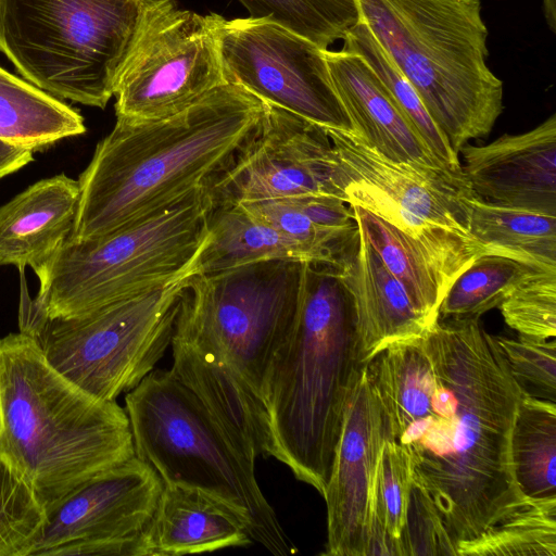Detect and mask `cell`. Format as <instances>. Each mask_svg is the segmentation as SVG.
<instances>
[{"mask_svg":"<svg viewBox=\"0 0 556 556\" xmlns=\"http://www.w3.org/2000/svg\"><path fill=\"white\" fill-rule=\"evenodd\" d=\"M386 440L401 445L456 545L489 531L530 498L513 471L510 439L525 391L479 318H440L365 364Z\"/></svg>","mask_w":556,"mask_h":556,"instance_id":"cell-1","label":"cell"},{"mask_svg":"<svg viewBox=\"0 0 556 556\" xmlns=\"http://www.w3.org/2000/svg\"><path fill=\"white\" fill-rule=\"evenodd\" d=\"M265 112L261 99L225 84L166 118L116 119L78 178L70 238L102 237L210 189L256 135Z\"/></svg>","mask_w":556,"mask_h":556,"instance_id":"cell-2","label":"cell"},{"mask_svg":"<svg viewBox=\"0 0 556 556\" xmlns=\"http://www.w3.org/2000/svg\"><path fill=\"white\" fill-rule=\"evenodd\" d=\"M364 366L343 268L305 262L295 321L269 366L263 400L271 457L321 496Z\"/></svg>","mask_w":556,"mask_h":556,"instance_id":"cell-3","label":"cell"},{"mask_svg":"<svg viewBox=\"0 0 556 556\" xmlns=\"http://www.w3.org/2000/svg\"><path fill=\"white\" fill-rule=\"evenodd\" d=\"M0 456L46 510L97 472L135 456L126 410L75 386L18 331L0 339Z\"/></svg>","mask_w":556,"mask_h":556,"instance_id":"cell-4","label":"cell"},{"mask_svg":"<svg viewBox=\"0 0 556 556\" xmlns=\"http://www.w3.org/2000/svg\"><path fill=\"white\" fill-rule=\"evenodd\" d=\"M355 2L359 21L410 81L457 155L492 131L504 110V88L488 66L481 0Z\"/></svg>","mask_w":556,"mask_h":556,"instance_id":"cell-5","label":"cell"},{"mask_svg":"<svg viewBox=\"0 0 556 556\" xmlns=\"http://www.w3.org/2000/svg\"><path fill=\"white\" fill-rule=\"evenodd\" d=\"M135 456L163 484L201 491L235 510L253 542L279 556L295 552L242 457L197 394L169 369L152 370L125 396Z\"/></svg>","mask_w":556,"mask_h":556,"instance_id":"cell-6","label":"cell"},{"mask_svg":"<svg viewBox=\"0 0 556 556\" xmlns=\"http://www.w3.org/2000/svg\"><path fill=\"white\" fill-rule=\"evenodd\" d=\"M212 207L210 190H200L102 237H68L34 270L35 303L52 317L78 316L195 273Z\"/></svg>","mask_w":556,"mask_h":556,"instance_id":"cell-7","label":"cell"},{"mask_svg":"<svg viewBox=\"0 0 556 556\" xmlns=\"http://www.w3.org/2000/svg\"><path fill=\"white\" fill-rule=\"evenodd\" d=\"M147 0H0V51L56 99L104 109Z\"/></svg>","mask_w":556,"mask_h":556,"instance_id":"cell-8","label":"cell"},{"mask_svg":"<svg viewBox=\"0 0 556 556\" xmlns=\"http://www.w3.org/2000/svg\"><path fill=\"white\" fill-rule=\"evenodd\" d=\"M20 274V331L52 368L103 401H115L154 370L172 344L190 276L83 315L52 317L37 306Z\"/></svg>","mask_w":556,"mask_h":556,"instance_id":"cell-9","label":"cell"},{"mask_svg":"<svg viewBox=\"0 0 556 556\" xmlns=\"http://www.w3.org/2000/svg\"><path fill=\"white\" fill-rule=\"evenodd\" d=\"M304 263L193 273L181 293L175 330L217 352L263 403L269 366L295 321Z\"/></svg>","mask_w":556,"mask_h":556,"instance_id":"cell-10","label":"cell"},{"mask_svg":"<svg viewBox=\"0 0 556 556\" xmlns=\"http://www.w3.org/2000/svg\"><path fill=\"white\" fill-rule=\"evenodd\" d=\"M225 84L212 13L182 9L178 0H147L114 88L116 119L166 118Z\"/></svg>","mask_w":556,"mask_h":556,"instance_id":"cell-11","label":"cell"},{"mask_svg":"<svg viewBox=\"0 0 556 556\" xmlns=\"http://www.w3.org/2000/svg\"><path fill=\"white\" fill-rule=\"evenodd\" d=\"M212 17L226 84L325 129L353 132L323 49L270 20Z\"/></svg>","mask_w":556,"mask_h":556,"instance_id":"cell-12","label":"cell"},{"mask_svg":"<svg viewBox=\"0 0 556 556\" xmlns=\"http://www.w3.org/2000/svg\"><path fill=\"white\" fill-rule=\"evenodd\" d=\"M162 489L136 456L101 470L45 510L27 556H141Z\"/></svg>","mask_w":556,"mask_h":556,"instance_id":"cell-13","label":"cell"},{"mask_svg":"<svg viewBox=\"0 0 556 556\" xmlns=\"http://www.w3.org/2000/svg\"><path fill=\"white\" fill-rule=\"evenodd\" d=\"M348 182L327 129L266 103L261 128L208 190L214 203L302 195L348 203Z\"/></svg>","mask_w":556,"mask_h":556,"instance_id":"cell-14","label":"cell"},{"mask_svg":"<svg viewBox=\"0 0 556 556\" xmlns=\"http://www.w3.org/2000/svg\"><path fill=\"white\" fill-rule=\"evenodd\" d=\"M327 131L349 179L348 204L361 205L409 235L433 226L468 235L470 189L390 160L351 131Z\"/></svg>","mask_w":556,"mask_h":556,"instance_id":"cell-15","label":"cell"},{"mask_svg":"<svg viewBox=\"0 0 556 556\" xmlns=\"http://www.w3.org/2000/svg\"><path fill=\"white\" fill-rule=\"evenodd\" d=\"M384 440L381 407L364 366L323 495L327 507L325 555L367 556L375 475Z\"/></svg>","mask_w":556,"mask_h":556,"instance_id":"cell-16","label":"cell"},{"mask_svg":"<svg viewBox=\"0 0 556 556\" xmlns=\"http://www.w3.org/2000/svg\"><path fill=\"white\" fill-rule=\"evenodd\" d=\"M475 195L486 202L556 216V114L526 132L459 150Z\"/></svg>","mask_w":556,"mask_h":556,"instance_id":"cell-17","label":"cell"},{"mask_svg":"<svg viewBox=\"0 0 556 556\" xmlns=\"http://www.w3.org/2000/svg\"><path fill=\"white\" fill-rule=\"evenodd\" d=\"M361 235L403 283L426 316L439 319L440 304L455 279L480 256L466 233L433 226L409 235L357 204H349Z\"/></svg>","mask_w":556,"mask_h":556,"instance_id":"cell-18","label":"cell"},{"mask_svg":"<svg viewBox=\"0 0 556 556\" xmlns=\"http://www.w3.org/2000/svg\"><path fill=\"white\" fill-rule=\"evenodd\" d=\"M324 54L353 134L390 160L470 189L464 177L447 172L433 156L361 55L344 49Z\"/></svg>","mask_w":556,"mask_h":556,"instance_id":"cell-19","label":"cell"},{"mask_svg":"<svg viewBox=\"0 0 556 556\" xmlns=\"http://www.w3.org/2000/svg\"><path fill=\"white\" fill-rule=\"evenodd\" d=\"M174 374L200 399L239 454L255 464L271 457L264 403L214 350L174 330Z\"/></svg>","mask_w":556,"mask_h":556,"instance_id":"cell-20","label":"cell"},{"mask_svg":"<svg viewBox=\"0 0 556 556\" xmlns=\"http://www.w3.org/2000/svg\"><path fill=\"white\" fill-rule=\"evenodd\" d=\"M79 182L65 174L41 179L0 206V265L24 273L46 263L71 236Z\"/></svg>","mask_w":556,"mask_h":556,"instance_id":"cell-21","label":"cell"},{"mask_svg":"<svg viewBox=\"0 0 556 556\" xmlns=\"http://www.w3.org/2000/svg\"><path fill=\"white\" fill-rule=\"evenodd\" d=\"M343 274L354 300L364 365L392 343L421 336L437 321L418 309L361 232L357 252Z\"/></svg>","mask_w":556,"mask_h":556,"instance_id":"cell-22","label":"cell"},{"mask_svg":"<svg viewBox=\"0 0 556 556\" xmlns=\"http://www.w3.org/2000/svg\"><path fill=\"white\" fill-rule=\"evenodd\" d=\"M240 516L207 494L163 484L142 538L141 556H182L252 543Z\"/></svg>","mask_w":556,"mask_h":556,"instance_id":"cell-23","label":"cell"},{"mask_svg":"<svg viewBox=\"0 0 556 556\" xmlns=\"http://www.w3.org/2000/svg\"><path fill=\"white\" fill-rule=\"evenodd\" d=\"M467 202V231L480 255L556 271V216L493 204L475 194Z\"/></svg>","mask_w":556,"mask_h":556,"instance_id":"cell-24","label":"cell"},{"mask_svg":"<svg viewBox=\"0 0 556 556\" xmlns=\"http://www.w3.org/2000/svg\"><path fill=\"white\" fill-rule=\"evenodd\" d=\"M273 260L312 262L299 243L241 204L213 202L208 216V241L195 273L219 271Z\"/></svg>","mask_w":556,"mask_h":556,"instance_id":"cell-25","label":"cell"},{"mask_svg":"<svg viewBox=\"0 0 556 556\" xmlns=\"http://www.w3.org/2000/svg\"><path fill=\"white\" fill-rule=\"evenodd\" d=\"M85 131L78 111L0 67V140L36 152Z\"/></svg>","mask_w":556,"mask_h":556,"instance_id":"cell-26","label":"cell"},{"mask_svg":"<svg viewBox=\"0 0 556 556\" xmlns=\"http://www.w3.org/2000/svg\"><path fill=\"white\" fill-rule=\"evenodd\" d=\"M510 457L526 498L556 497V405L523 393L513 427Z\"/></svg>","mask_w":556,"mask_h":556,"instance_id":"cell-27","label":"cell"},{"mask_svg":"<svg viewBox=\"0 0 556 556\" xmlns=\"http://www.w3.org/2000/svg\"><path fill=\"white\" fill-rule=\"evenodd\" d=\"M342 49L366 61L439 163L451 174L464 177L459 156L429 115L419 94L362 21L345 35Z\"/></svg>","mask_w":556,"mask_h":556,"instance_id":"cell-28","label":"cell"},{"mask_svg":"<svg viewBox=\"0 0 556 556\" xmlns=\"http://www.w3.org/2000/svg\"><path fill=\"white\" fill-rule=\"evenodd\" d=\"M412 482L407 453L397 443L384 440L375 475L367 556H401L399 541L406 521Z\"/></svg>","mask_w":556,"mask_h":556,"instance_id":"cell-29","label":"cell"},{"mask_svg":"<svg viewBox=\"0 0 556 556\" xmlns=\"http://www.w3.org/2000/svg\"><path fill=\"white\" fill-rule=\"evenodd\" d=\"M532 270L497 255H480L453 282L444 295L439 318L476 319L498 307L509 292Z\"/></svg>","mask_w":556,"mask_h":556,"instance_id":"cell-30","label":"cell"},{"mask_svg":"<svg viewBox=\"0 0 556 556\" xmlns=\"http://www.w3.org/2000/svg\"><path fill=\"white\" fill-rule=\"evenodd\" d=\"M457 555L556 556V497L529 500L506 520L460 545Z\"/></svg>","mask_w":556,"mask_h":556,"instance_id":"cell-31","label":"cell"},{"mask_svg":"<svg viewBox=\"0 0 556 556\" xmlns=\"http://www.w3.org/2000/svg\"><path fill=\"white\" fill-rule=\"evenodd\" d=\"M251 17L266 18L306 38L323 50L358 23L355 0H239Z\"/></svg>","mask_w":556,"mask_h":556,"instance_id":"cell-32","label":"cell"},{"mask_svg":"<svg viewBox=\"0 0 556 556\" xmlns=\"http://www.w3.org/2000/svg\"><path fill=\"white\" fill-rule=\"evenodd\" d=\"M43 518L33 489L0 456V556H27Z\"/></svg>","mask_w":556,"mask_h":556,"instance_id":"cell-33","label":"cell"},{"mask_svg":"<svg viewBox=\"0 0 556 556\" xmlns=\"http://www.w3.org/2000/svg\"><path fill=\"white\" fill-rule=\"evenodd\" d=\"M505 323L520 336H556V271L532 270L498 305Z\"/></svg>","mask_w":556,"mask_h":556,"instance_id":"cell-34","label":"cell"},{"mask_svg":"<svg viewBox=\"0 0 556 556\" xmlns=\"http://www.w3.org/2000/svg\"><path fill=\"white\" fill-rule=\"evenodd\" d=\"M494 338L520 388L531 396L555 403V338L535 339L520 334L516 339Z\"/></svg>","mask_w":556,"mask_h":556,"instance_id":"cell-35","label":"cell"},{"mask_svg":"<svg viewBox=\"0 0 556 556\" xmlns=\"http://www.w3.org/2000/svg\"><path fill=\"white\" fill-rule=\"evenodd\" d=\"M399 544L401 556L457 555L456 545L433 502L413 482Z\"/></svg>","mask_w":556,"mask_h":556,"instance_id":"cell-36","label":"cell"},{"mask_svg":"<svg viewBox=\"0 0 556 556\" xmlns=\"http://www.w3.org/2000/svg\"><path fill=\"white\" fill-rule=\"evenodd\" d=\"M286 200L320 227L333 230L357 227L351 207L341 199L329 195H302Z\"/></svg>","mask_w":556,"mask_h":556,"instance_id":"cell-37","label":"cell"},{"mask_svg":"<svg viewBox=\"0 0 556 556\" xmlns=\"http://www.w3.org/2000/svg\"><path fill=\"white\" fill-rule=\"evenodd\" d=\"M34 161L31 149L0 140V179Z\"/></svg>","mask_w":556,"mask_h":556,"instance_id":"cell-38","label":"cell"},{"mask_svg":"<svg viewBox=\"0 0 556 556\" xmlns=\"http://www.w3.org/2000/svg\"><path fill=\"white\" fill-rule=\"evenodd\" d=\"M543 13L547 27L556 33V0H542Z\"/></svg>","mask_w":556,"mask_h":556,"instance_id":"cell-39","label":"cell"},{"mask_svg":"<svg viewBox=\"0 0 556 556\" xmlns=\"http://www.w3.org/2000/svg\"><path fill=\"white\" fill-rule=\"evenodd\" d=\"M1 430H2V417H1V408H0V435H1Z\"/></svg>","mask_w":556,"mask_h":556,"instance_id":"cell-40","label":"cell"}]
</instances>
